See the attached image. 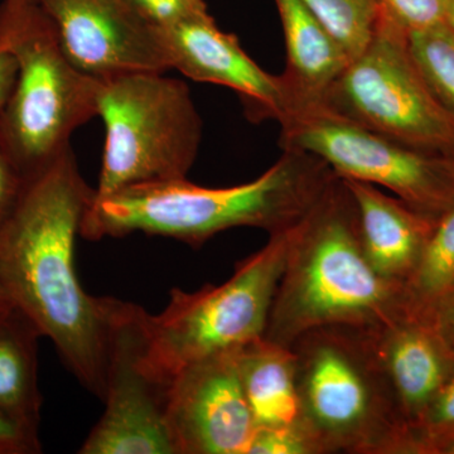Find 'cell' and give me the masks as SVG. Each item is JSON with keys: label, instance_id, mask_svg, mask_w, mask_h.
Returning <instances> with one entry per match:
<instances>
[{"label": "cell", "instance_id": "27", "mask_svg": "<svg viewBox=\"0 0 454 454\" xmlns=\"http://www.w3.org/2000/svg\"><path fill=\"white\" fill-rule=\"evenodd\" d=\"M41 452L40 433L32 432L0 411V454Z\"/></svg>", "mask_w": 454, "mask_h": 454}, {"label": "cell", "instance_id": "13", "mask_svg": "<svg viewBox=\"0 0 454 454\" xmlns=\"http://www.w3.org/2000/svg\"><path fill=\"white\" fill-rule=\"evenodd\" d=\"M170 65L199 82L234 90L252 121L286 115L280 74H271L247 55L231 33L221 31L210 13L157 28Z\"/></svg>", "mask_w": 454, "mask_h": 454}, {"label": "cell", "instance_id": "29", "mask_svg": "<svg viewBox=\"0 0 454 454\" xmlns=\"http://www.w3.org/2000/svg\"><path fill=\"white\" fill-rule=\"evenodd\" d=\"M432 325L454 354V286L439 303L433 316Z\"/></svg>", "mask_w": 454, "mask_h": 454}, {"label": "cell", "instance_id": "30", "mask_svg": "<svg viewBox=\"0 0 454 454\" xmlns=\"http://www.w3.org/2000/svg\"><path fill=\"white\" fill-rule=\"evenodd\" d=\"M429 454H454V437L435 443L430 448Z\"/></svg>", "mask_w": 454, "mask_h": 454}, {"label": "cell", "instance_id": "33", "mask_svg": "<svg viewBox=\"0 0 454 454\" xmlns=\"http://www.w3.org/2000/svg\"><path fill=\"white\" fill-rule=\"evenodd\" d=\"M452 158H453V160H454V152H453V154H452Z\"/></svg>", "mask_w": 454, "mask_h": 454}, {"label": "cell", "instance_id": "2", "mask_svg": "<svg viewBox=\"0 0 454 454\" xmlns=\"http://www.w3.org/2000/svg\"><path fill=\"white\" fill-rule=\"evenodd\" d=\"M333 177V170L316 155L283 149L270 168L239 186L207 188L187 178L133 184L92 197L82 238L98 241L143 232L201 247L235 227L276 234L294 225Z\"/></svg>", "mask_w": 454, "mask_h": 454}, {"label": "cell", "instance_id": "1", "mask_svg": "<svg viewBox=\"0 0 454 454\" xmlns=\"http://www.w3.org/2000/svg\"><path fill=\"white\" fill-rule=\"evenodd\" d=\"M94 193L71 148L29 179L0 226V286L52 340L68 372L103 402L109 297L83 291L74 269V244Z\"/></svg>", "mask_w": 454, "mask_h": 454}, {"label": "cell", "instance_id": "20", "mask_svg": "<svg viewBox=\"0 0 454 454\" xmlns=\"http://www.w3.org/2000/svg\"><path fill=\"white\" fill-rule=\"evenodd\" d=\"M408 50L420 76L454 119V29L450 23L408 32Z\"/></svg>", "mask_w": 454, "mask_h": 454}, {"label": "cell", "instance_id": "3", "mask_svg": "<svg viewBox=\"0 0 454 454\" xmlns=\"http://www.w3.org/2000/svg\"><path fill=\"white\" fill-rule=\"evenodd\" d=\"M403 316V288L370 264L356 203L343 179L334 175L291 227L264 339L291 348L315 328H376Z\"/></svg>", "mask_w": 454, "mask_h": 454}, {"label": "cell", "instance_id": "31", "mask_svg": "<svg viewBox=\"0 0 454 454\" xmlns=\"http://www.w3.org/2000/svg\"><path fill=\"white\" fill-rule=\"evenodd\" d=\"M448 23L454 29V0H450V9H448Z\"/></svg>", "mask_w": 454, "mask_h": 454}, {"label": "cell", "instance_id": "9", "mask_svg": "<svg viewBox=\"0 0 454 454\" xmlns=\"http://www.w3.org/2000/svg\"><path fill=\"white\" fill-rule=\"evenodd\" d=\"M280 146L316 155L340 178L385 187L438 219L454 206V160L365 129L324 106L279 121Z\"/></svg>", "mask_w": 454, "mask_h": 454}, {"label": "cell", "instance_id": "17", "mask_svg": "<svg viewBox=\"0 0 454 454\" xmlns=\"http://www.w3.org/2000/svg\"><path fill=\"white\" fill-rule=\"evenodd\" d=\"M42 334L12 301L0 306V411L40 433L42 394L38 340Z\"/></svg>", "mask_w": 454, "mask_h": 454}, {"label": "cell", "instance_id": "4", "mask_svg": "<svg viewBox=\"0 0 454 454\" xmlns=\"http://www.w3.org/2000/svg\"><path fill=\"white\" fill-rule=\"evenodd\" d=\"M300 424L319 454H418L372 328L333 325L292 343Z\"/></svg>", "mask_w": 454, "mask_h": 454}, {"label": "cell", "instance_id": "5", "mask_svg": "<svg viewBox=\"0 0 454 454\" xmlns=\"http://www.w3.org/2000/svg\"><path fill=\"white\" fill-rule=\"evenodd\" d=\"M0 46L18 64L16 86L0 119V139L29 181L71 148L77 128L98 116L100 82L68 59L52 20L35 0H3Z\"/></svg>", "mask_w": 454, "mask_h": 454}, {"label": "cell", "instance_id": "19", "mask_svg": "<svg viewBox=\"0 0 454 454\" xmlns=\"http://www.w3.org/2000/svg\"><path fill=\"white\" fill-rule=\"evenodd\" d=\"M453 286L454 206L435 221L419 262L403 286L405 316L432 325L439 303Z\"/></svg>", "mask_w": 454, "mask_h": 454}, {"label": "cell", "instance_id": "10", "mask_svg": "<svg viewBox=\"0 0 454 454\" xmlns=\"http://www.w3.org/2000/svg\"><path fill=\"white\" fill-rule=\"evenodd\" d=\"M148 316L109 297L106 411L79 453L176 454L167 418L173 376L152 354Z\"/></svg>", "mask_w": 454, "mask_h": 454}, {"label": "cell", "instance_id": "26", "mask_svg": "<svg viewBox=\"0 0 454 454\" xmlns=\"http://www.w3.org/2000/svg\"><path fill=\"white\" fill-rule=\"evenodd\" d=\"M27 181L0 139V226L16 210L25 192Z\"/></svg>", "mask_w": 454, "mask_h": 454}, {"label": "cell", "instance_id": "23", "mask_svg": "<svg viewBox=\"0 0 454 454\" xmlns=\"http://www.w3.org/2000/svg\"><path fill=\"white\" fill-rule=\"evenodd\" d=\"M380 5L406 32L448 22L450 0H380Z\"/></svg>", "mask_w": 454, "mask_h": 454}, {"label": "cell", "instance_id": "22", "mask_svg": "<svg viewBox=\"0 0 454 454\" xmlns=\"http://www.w3.org/2000/svg\"><path fill=\"white\" fill-rule=\"evenodd\" d=\"M450 437H454V369L415 430L418 454H429L435 443Z\"/></svg>", "mask_w": 454, "mask_h": 454}, {"label": "cell", "instance_id": "14", "mask_svg": "<svg viewBox=\"0 0 454 454\" xmlns=\"http://www.w3.org/2000/svg\"><path fill=\"white\" fill-rule=\"evenodd\" d=\"M372 334L403 417L415 435L454 369V354L432 325L408 316L372 328Z\"/></svg>", "mask_w": 454, "mask_h": 454}, {"label": "cell", "instance_id": "16", "mask_svg": "<svg viewBox=\"0 0 454 454\" xmlns=\"http://www.w3.org/2000/svg\"><path fill=\"white\" fill-rule=\"evenodd\" d=\"M274 2L286 41V67L280 79L286 116L321 106L325 91L348 64L349 57L303 0Z\"/></svg>", "mask_w": 454, "mask_h": 454}, {"label": "cell", "instance_id": "28", "mask_svg": "<svg viewBox=\"0 0 454 454\" xmlns=\"http://www.w3.org/2000/svg\"><path fill=\"white\" fill-rule=\"evenodd\" d=\"M17 74L16 57L5 47L0 46V119L7 109L9 100L13 94Z\"/></svg>", "mask_w": 454, "mask_h": 454}, {"label": "cell", "instance_id": "11", "mask_svg": "<svg viewBox=\"0 0 454 454\" xmlns=\"http://www.w3.org/2000/svg\"><path fill=\"white\" fill-rule=\"evenodd\" d=\"M52 20L77 68L98 80L133 73H167L157 28L129 0H35Z\"/></svg>", "mask_w": 454, "mask_h": 454}, {"label": "cell", "instance_id": "18", "mask_svg": "<svg viewBox=\"0 0 454 454\" xmlns=\"http://www.w3.org/2000/svg\"><path fill=\"white\" fill-rule=\"evenodd\" d=\"M236 361L256 428L300 422V399L291 348L262 337L236 349Z\"/></svg>", "mask_w": 454, "mask_h": 454}, {"label": "cell", "instance_id": "25", "mask_svg": "<svg viewBox=\"0 0 454 454\" xmlns=\"http://www.w3.org/2000/svg\"><path fill=\"white\" fill-rule=\"evenodd\" d=\"M129 2L155 28H167L190 18L208 13L205 0H129Z\"/></svg>", "mask_w": 454, "mask_h": 454}, {"label": "cell", "instance_id": "12", "mask_svg": "<svg viewBox=\"0 0 454 454\" xmlns=\"http://www.w3.org/2000/svg\"><path fill=\"white\" fill-rule=\"evenodd\" d=\"M167 418L176 454H247L256 424L239 375L236 349L176 372Z\"/></svg>", "mask_w": 454, "mask_h": 454}, {"label": "cell", "instance_id": "32", "mask_svg": "<svg viewBox=\"0 0 454 454\" xmlns=\"http://www.w3.org/2000/svg\"><path fill=\"white\" fill-rule=\"evenodd\" d=\"M9 301H9L7 293H5L3 286H0V306H4V304L9 303Z\"/></svg>", "mask_w": 454, "mask_h": 454}, {"label": "cell", "instance_id": "8", "mask_svg": "<svg viewBox=\"0 0 454 454\" xmlns=\"http://www.w3.org/2000/svg\"><path fill=\"white\" fill-rule=\"evenodd\" d=\"M406 37L408 32L380 8L372 38L319 106L402 145L452 157L454 119L424 82Z\"/></svg>", "mask_w": 454, "mask_h": 454}, {"label": "cell", "instance_id": "21", "mask_svg": "<svg viewBox=\"0 0 454 454\" xmlns=\"http://www.w3.org/2000/svg\"><path fill=\"white\" fill-rule=\"evenodd\" d=\"M349 59L372 38L380 13V0H303Z\"/></svg>", "mask_w": 454, "mask_h": 454}, {"label": "cell", "instance_id": "6", "mask_svg": "<svg viewBox=\"0 0 454 454\" xmlns=\"http://www.w3.org/2000/svg\"><path fill=\"white\" fill-rule=\"evenodd\" d=\"M106 148L94 199L133 184L187 178L202 142V121L186 82L166 73L98 80Z\"/></svg>", "mask_w": 454, "mask_h": 454}, {"label": "cell", "instance_id": "15", "mask_svg": "<svg viewBox=\"0 0 454 454\" xmlns=\"http://www.w3.org/2000/svg\"><path fill=\"white\" fill-rule=\"evenodd\" d=\"M356 203L364 252L376 273L404 286L419 262L437 219L378 186L342 178Z\"/></svg>", "mask_w": 454, "mask_h": 454}, {"label": "cell", "instance_id": "24", "mask_svg": "<svg viewBox=\"0 0 454 454\" xmlns=\"http://www.w3.org/2000/svg\"><path fill=\"white\" fill-rule=\"evenodd\" d=\"M247 454H319V450L298 422L273 428H256Z\"/></svg>", "mask_w": 454, "mask_h": 454}, {"label": "cell", "instance_id": "7", "mask_svg": "<svg viewBox=\"0 0 454 454\" xmlns=\"http://www.w3.org/2000/svg\"><path fill=\"white\" fill-rule=\"evenodd\" d=\"M291 227L269 235L225 283L196 292L172 289L166 309L148 316L152 354L164 372L173 376L188 364L264 337Z\"/></svg>", "mask_w": 454, "mask_h": 454}]
</instances>
